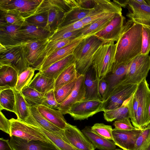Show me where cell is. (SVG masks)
<instances>
[{
	"label": "cell",
	"mask_w": 150,
	"mask_h": 150,
	"mask_svg": "<svg viewBox=\"0 0 150 150\" xmlns=\"http://www.w3.org/2000/svg\"><path fill=\"white\" fill-rule=\"evenodd\" d=\"M142 25L129 19L124 25L115 43L116 52L113 64L129 61L141 54Z\"/></svg>",
	"instance_id": "cell-1"
},
{
	"label": "cell",
	"mask_w": 150,
	"mask_h": 150,
	"mask_svg": "<svg viewBox=\"0 0 150 150\" xmlns=\"http://www.w3.org/2000/svg\"><path fill=\"white\" fill-rule=\"evenodd\" d=\"M104 43L95 35L86 38L74 49L73 55L78 76L85 75L92 66L93 56L96 51Z\"/></svg>",
	"instance_id": "cell-2"
},
{
	"label": "cell",
	"mask_w": 150,
	"mask_h": 150,
	"mask_svg": "<svg viewBox=\"0 0 150 150\" xmlns=\"http://www.w3.org/2000/svg\"><path fill=\"white\" fill-rule=\"evenodd\" d=\"M116 49L114 42L111 41L103 44L95 53L92 66L98 80L104 79L111 72L115 61Z\"/></svg>",
	"instance_id": "cell-3"
},
{
	"label": "cell",
	"mask_w": 150,
	"mask_h": 150,
	"mask_svg": "<svg viewBox=\"0 0 150 150\" xmlns=\"http://www.w3.org/2000/svg\"><path fill=\"white\" fill-rule=\"evenodd\" d=\"M26 41L13 46L0 44V64H10L18 75L30 66L27 60L25 45Z\"/></svg>",
	"instance_id": "cell-4"
},
{
	"label": "cell",
	"mask_w": 150,
	"mask_h": 150,
	"mask_svg": "<svg viewBox=\"0 0 150 150\" xmlns=\"http://www.w3.org/2000/svg\"><path fill=\"white\" fill-rule=\"evenodd\" d=\"M68 0H43L38 10L47 12V30L53 33L58 28L64 13L71 9Z\"/></svg>",
	"instance_id": "cell-5"
},
{
	"label": "cell",
	"mask_w": 150,
	"mask_h": 150,
	"mask_svg": "<svg viewBox=\"0 0 150 150\" xmlns=\"http://www.w3.org/2000/svg\"><path fill=\"white\" fill-rule=\"evenodd\" d=\"M150 70V55L140 54L132 59L125 79L124 85L138 84L146 79Z\"/></svg>",
	"instance_id": "cell-6"
},
{
	"label": "cell",
	"mask_w": 150,
	"mask_h": 150,
	"mask_svg": "<svg viewBox=\"0 0 150 150\" xmlns=\"http://www.w3.org/2000/svg\"><path fill=\"white\" fill-rule=\"evenodd\" d=\"M43 0H0V10L19 14L25 20L35 14Z\"/></svg>",
	"instance_id": "cell-7"
},
{
	"label": "cell",
	"mask_w": 150,
	"mask_h": 150,
	"mask_svg": "<svg viewBox=\"0 0 150 150\" xmlns=\"http://www.w3.org/2000/svg\"><path fill=\"white\" fill-rule=\"evenodd\" d=\"M122 8L113 1L93 0V6L89 14L81 20L86 25L114 14H122Z\"/></svg>",
	"instance_id": "cell-8"
},
{
	"label": "cell",
	"mask_w": 150,
	"mask_h": 150,
	"mask_svg": "<svg viewBox=\"0 0 150 150\" xmlns=\"http://www.w3.org/2000/svg\"><path fill=\"white\" fill-rule=\"evenodd\" d=\"M138 84L124 85L120 83L112 90L108 97L103 101L102 111L120 107L136 89Z\"/></svg>",
	"instance_id": "cell-9"
},
{
	"label": "cell",
	"mask_w": 150,
	"mask_h": 150,
	"mask_svg": "<svg viewBox=\"0 0 150 150\" xmlns=\"http://www.w3.org/2000/svg\"><path fill=\"white\" fill-rule=\"evenodd\" d=\"M141 92L135 122L136 128L143 129L150 124L148 109L150 99V89L146 79L139 83Z\"/></svg>",
	"instance_id": "cell-10"
},
{
	"label": "cell",
	"mask_w": 150,
	"mask_h": 150,
	"mask_svg": "<svg viewBox=\"0 0 150 150\" xmlns=\"http://www.w3.org/2000/svg\"><path fill=\"white\" fill-rule=\"evenodd\" d=\"M9 120L11 123L10 137L13 136L28 142L34 140H40L53 144L41 132L25 121L13 118H12Z\"/></svg>",
	"instance_id": "cell-11"
},
{
	"label": "cell",
	"mask_w": 150,
	"mask_h": 150,
	"mask_svg": "<svg viewBox=\"0 0 150 150\" xmlns=\"http://www.w3.org/2000/svg\"><path fill=\"white\" fill-rule=\"evenodd\" d=\"M103 102L99 100L84 99L74 104L71 108L68 114L74 120H81L92 116L102 111Z\"/></svg>",
	"instance_id": "cell-12"
},
{
	"label": "cell",
	"mask_w": 150,
	"mask_h": 150,
	"mask_svg": "<svg viewBox=\"0 0 150 150\" xmlns=\"http://www.w3.org/2000/svg\"><path fill=\"white\" fill-rule=\"evenodd\" d=\"M132 59L119 64H113L111 72L104 78L107 82L108 87L103 101L108 97L115 87L125 79Z\"/></svg>",
	"instance_id": "cell-13"
},
{
	"label": "cell",
	"mask_w": 150,
	"mask_h": 150,
	"mask_svg": "<svg viewBox=\"0 0 150 150\" xmlns=\"http://www.w3.org/2000/svg\"><path fill=\"white\" fill-rule=\"evenodd\" d=\"M143 129L120 130L114 128L112 132L113 141L123 150H134L137 140Z\"/></svg>",
	"instance_id": "cell-14"
},
{
	"label": "cell",
	"mask_w": 150,
	"mask_h": 150,
	"mask_svg": "<svg viewBox=\"0 0 150 150\" xmlns=\"http://www.w3.org/2000/svg\"><path fill=\"white\" fill-rule=\"evenodd\" d=\"M125 18L122 14H116L103 30L95 35L101 40L104 43L117 42L121 34L124 25Z\"/></svg>",
	"instance_id": "cell-15"
},
{
	"label": "cell",
	"mask_w": 150,
	"mask_h": 150,
	"mask_svg": "<svg viewBox=\"0 0 150 150\" xmlns=\"http://www.w3.org/2000/svg\"><path fill=\"white\" fill-rule=\"evenodd\" d=\"M129 11L126 16L135 23L150 27V5L139 3L135 0H129Z\"/></svg>",
	"instance_id": "cell-16"
},
{
	"label": "cell",
	"mask_w": 150,
	"mask_h": 150,
	"mask_svg": "<svg viewBox=\"0 0 150 150\" xmlns=\"http://www.w3.org/2000/svg\"><path fill=\"white\" fill-rule=\"evenodd\" d=\"M64 130L67 138L72 146L80 150H95L91 143L76 126L68 123Z\"/></svg>",
	"instance_id": "cell-17"
},
{
	"label": "cell",
	"mask_w": 150,
	"mask_h": 150,
	"mask_svg": "<svg viewBox=\"0 0 150 150\" xmlns=\"http://www.w3.org/2000/svg\"><path fill=\"white\" fill-rule=\"evenodd\" d=\"M91 36L81 35L56 41H49L40 54L34 69L39 71L45 60L52 53L61 48Z\"/></svg>",
	"instance_id": "cell-18"
},
{
	"label": "cell",
	"mask_w": 150,
	"mask_h": 150,
	"mask_svg": "<svg viewBox=\"0 0 150 150\" xmlns=\"http://www.w3.org/2000/svg\"><path fill=\"white\" fill-rule=\"evenodd\" d=\"M85 75L78 76L73 91L68 98L60 105L59 110L63 115L68 114L71 107L75 103L85 99L84 84Z\"/></svg>",
	"instance_id": "cell-19"
},
{
	"label": "cell",
	"mask_w": 150,
	"mask_h": 150,
	"mask_svg": "<svg viewBox=\"0 0 150 150\" xmlns=\"http://www.w3.org/2000/svg\"><path fill=\"white\" fill-rule=\"evenodd\" d=\"M25 122L47 138L59 150H80L72 146L57 134L44 128L36 121L31 113Z\"/></svg>",
	"instance_id": "cell-20"
},
{
	"label": "cell",
	"mask_w": 150,
	"mask_h": 150,
	"mask_svg": "<svg viewBox=\"0 0 150 150\" xmlns=\"http://www.w3.org/2000/svg\"><path fill=\"white\" fill-rule=\"evenodd\" d=\"M9 143L14 150H59L50 143L35 140L28 142L13 136L10 137Z\"/></svg>",
	"instance_id": "cell-21"
},
{
	"label": "cell",
	"mask_w": 150,
	"mask_h": 150,
	"mask_svg": "<svg viewBox=\"0 0 150 150\" xmlns=\"http://www.w3.org/2000/svg\"><path fill=\"white\" fill-rule=\"evenodd\" d=\"M21 25H9L0 23V44L5 46H13L24 42L21 38L19 32Z\"/></svg>",
	"instance_id": "cell-22"
},
{
	"label": "cell",
	"mask_w": 150,
	"mask_h": 150,
	"mask_svg": "<svg viewBox=\"0 0 150 150\" xmlns=\"http://www.w3.org/2000/svg\"><path fill=\"white\" fill-rule=\"evenodd\" d=\"M19 32L21 37L24 42L48 39L53 34L44 28L29 24L25 21L21 26Z\"/></svg>",
	"instance_id": "cell-23"
},
{
	"label": "cell",
	"mask_w": 150,
	"mask_h": 150,
	"mask_svg": "<svg viewBox=\"0 0 150 150\" xmlns=\"http://www.w3.org/2000/svg\"><path fill=\"white\" fill-rule=\"evenodd\" d=\"M49 42L48 39L26 41L25 45L26 57L30 67L34 68L40 54Z\"/></svg>",
	"instance_id": "cell-24"
},
{
	"label": "cell",
	"mask_w": 150,
	"mask_h": 150,
	"mask_svg": "<svg viewBox=\"0 0 150 150\" xmlns=\"http://www.w3.org/2000/svg\"><path fill=\"white\" fill-rule=\"evenodd\" d=\"M85 75V99L102 101V97L98 91L99 80L96 78L95 71L92 66Z\"/></svg>",
	"instance_id": "cell-25"
},
{
	"label": "cell",
	"mask_w": 150,
	"mask_h": 150,
	"mask_svg": "<svg viewBox=\"0 0 150 150\" xmlns=\"http://www.w3.org/2000/svg\"><path fill=\"white\" fill-rule=\"evenodd\" d=\"M91 127L86 126L81 131L95 149L100 150H114L116 145L113 141L105 139L93 132Z\"/></svg>",
	"instance_id": "cell-26"
},
{
	"label": "cell",
	"mask_w": 150,
	"mask_h": 150,
	"mask_svg": "<svg viewBox=\"0 0 150 150\" xmlns=\"http://www.w3.org/2000/svg\"><path fill=\"white\" fill-rule=\"evenodd\" d=\"M83 39L79 40L61 48L52 53L45 60L39 71H44L54 63L73 54L76 47Z\"/></svg>",
	"instance_id": "cell-27"
},
{
	"label": "cell",
	"mask_w": 150,
	"mask_h": 150,
	"mask_svg": "<svg viewBox=\"0 0 150 150\" xmlns=\"http://www.w3.org/2000/svg\"><path fill=\"white\" fill-rule=\"evenodd\" d=\"M75 62L73 54H71L52 64L44 71L39 72L47 77L55 80L65 69Z\"/></svg>",
	"instance_id": "cell-28"
},
{
	"label": "cell",
	"mask_w": 150,
	"mask_h": 150,
	"mask_svg": "<svg viewBox=\"0 0 150 150\" xmlns=\"http://www.w3.org/2000/svg\"><path fill=\"white\" fill-rule=\"evenodd\" d=\"M37 107L39 112L47 120L59 128L65 129L68 122L59 110L50 109L41 105Z\"/></svg>",
	"instance_id": "cell-29"
},
{
	"label": "cell",
	"mask_w": 150,
	"mask_h": 150,
	"mask_svg": "<svg viewBox=\"0 0 150 150\" xmlns=\"http://www.w3.org/2000/svg\"><path fill=\"white\" fill-rule=\"evenodd\" d=\"M18 76L17 71L11 65L0 64V86L14 88Z\"/></svg>",
	"instance_id": "cell-30"
},
{
	"label": "cell",
	"mask_w": 150,
	"mask_h": 150,
	"mask_svg": "<svg viewBox=\"0 0 150 150\" xmlns=\"http://www.w3.org/2000/svg\"><path fill=\"white\" fill-rule=\"evenodd\" d=\"M55 80L47 77L40 72L37 73L28 86L38 92L45 93L54 90Z\"/></svg>",
	"instance_id": "cell-31"
},
{
	"label": "cell",
	"mask_w": 150,
	"mask_h": 150,
	"mask_svg": "<svg viewBox=\"0 0 150 150\" xmlns=\"http://www.w3.org/2000/svg\"><path fill=\"white\" fill-rule=\"evenodd\" d=\"M30 109L31 114L40 125L45 129L57 134L69 143L65 136L64 130L59 128L45 118L39 112L37 107H30Z\"/></svg>",
	"instance_id": "cell-32"
},
{
	"label": "cell",
	"mask_w": 150,
	"mask_h": 150,
	"mask_svg": "<svg viewBox=\"0 0 150 150\" xmlns=\"http://www.w3.org/2000/svg\"><path fill=\"white\" fill-rule=\"evenodd\" d=\"M91 9H84L79 6L72 8L64 13L58 28L81 20L88 15Z\"/></svg>",
	"instance_id": "cell-33"
},
{
	"label": "cell",
	"mask_w": 150,
	"mask_h": 150,
	"mask_svg": "<svg viewBox=\"0 0 150 150\" xmlns=\"http://www.w3.org/2000/svg\"><path fill=\"white\" fill-rule=\"evenodd\" d=\"M131 96L125 100L120 107L115 109L106 110L103 111L104 119L107 122H112L115 120L125 118H129V107Z\"/></svg>",
	"instance_id": "cell-34"
},
{
	"label": "cell",
	"mask_w": 150,
	"mask_h": 150,
	"mask_svg": "<svg viewBox=\"0 0 150 150\" xmlns=\"http://www.w3.org/2000/svg\"><path fill=\"white\" fill-rule=\"evenodd\" d=\"M13 89L15 97V114L18 119L25 121L31 114L30 106L25 99L21 92Z\"/></svg>",
	"instance_id": "cell-35"
},
{
	"label": "cell",
	"mask_w": 150,
	"mask_h": 150,
	"mask_svg": "<svg viewBox=\"0 0 150 150\" xmlns=\"http://www.w3.org/2000/svg\"><path fill=\"white\" fill-rule=\"evenodd\" d=\"M116 14H112L99 19L81 29L79 35H95L104 29L109 23Z\"/></svg>",
	"instance_id": "cell-36"
},
{
	"label": "cell",
	"mask_w": 150,
	"mask_h": 150,
	"mask_svg": "<svg viewBox=\"0 0 150 150\" xmlns=\"http://www.w3.org/2000/svg\"><path fill=\"white\" fill-rule=\"evenodd\" d=\"M5 110L16 113L15 97L12 88L0 91V110Z\"/></svg>",
	"instance_id": "cell-37"
},
{
	"label": "cell",
	"mask_w": 150,
	"mask_h": 150,
	"mask_svg": "<svg viewBox=\"0 0 150 150\" xmlns=\"http://www.w3.org/2000/svg\"><path fill=\"white\" fill-rule=\"evenodd\" d=\"M78 77L74 63L65 69L55 79L54 90L76 79Z\"/></svg>",
	"instance_id": "cell-38"
},
{
	"label": "cell",
	"mask_w": 150,
	"mask_h": 150,
	"mask_svg": "<svg viewBox=\"0 0 150 150\" xmlns=\"http://www.w3.org/2000/svg\"><path fill=\"white\" fill-rule=\"evenodd\" d=\"M21 92L30 107L41 105L45 93H41L28 86L24 88Z\"/></svg>",
	"instance_id": "cell-39"
},
{
	"label": "cell",
	"mask_w": 150,
	"mask_h": 150,
	"mask_svg": "<svg viewBox=\"0 0 150 150\" xmlns=\"http://www.w3.org/2000/svg\"><path fill=\"white\" fill-rule=\"evenodd\" d=\"M35 70L33 68L30 67L21 73L18 76L16 84L14 88L17 91L21 92L32 80Z\"/></svg>",
	"instance_id": "cell-40"
},
{
	"label": "cell",
	"mask_w": 150,
	"mask_h": 150,
	"mask_svg": "<svg viewBox=\"0 0 150 150\" xmlns=\"http://www.w3.org/2000/svg\"><path fill=\"white\" fill-rule=\"evenodd\" d=\"M25 21L29 24L47 30L48 21L47 12L38 9L35 15L28 18Z\"/></svg>",
	"instance_id": "cell-41"
},
{
	"label": "cell",
	"mask_w": 150,
	"mask_h": 150,
	"mask_svg": "<svg viewBox=\"0 0 150 150\" xmlns=\"http://www.w3.org/2000/svg\"><path fill=\"white\" fill-rule=\"evenodd\" d=\"M134 150H150V124L143 129L139 136Z\"/></svg>",
	"instance_id": "cell-42"
},
{
	"label": "cell",
	"mask_w": 150,
	"mask_h": 150,
	"mask_svg": "<svg viewBox=\"0 0 150 150\" xmlns=\"http://www.w3.org/2000/svg\"><path fill=\"white\" fill-rule=\"evenodd\" d=\"M25 21L19 14L0 11V23L8 25L20 26Z\"/></svg>",
	"instance_id": "cell-43"
},
{
	"label": "cell",
	"mask_w": 150,
	"mask_h": 150,
	"mask_svg": "<svg viewBox=\"0 0 150 150\" xmlns=\"http://www.w3.org/2000/svg\"><path fill=\"white\" fill-rule=\"evenodd\" d=\"M77 79L54 90L56 100L59 104L62 103L70 94L74 88Z\"/></svg>",
	"instance_id": "cell-44"
},
{
	"label": "cell",
	"mask_w": 150,
	"mask_h": 150,
	"mask_svg": "<svg viewBox=\"0 0 150 150\" xmlns=\"http://www.w3.org/2000/svg\"><path fill=\"white\" fill-rule=\"evenodd\" d=\"M140 92L141 88L139 84L135 91L131 96L129 103V118L133 125L135 122Z\"/></svg>",
	"instance_id": "cell-45"
},
{
	"label": "cell",
	"mask_w": 150,
	"mask_h": 150,
	"mask_svg": "<svg viewBox=\"0 0 150 150\" xmlns=\"http://www.w3.org/2000/svg\"><path fill=\"white\" fill-rule=\"evenodd\" d=\"M91 129L94 132L107 139L113 141L112 126L103 123H96L91 127Z\"/></svg>",
	"instance_id": "cell-46"
},
{
	"label": "cell",
	"mask_w": 150,
	"mask_h": 150,
	"mask_svg": "<svg viewBox=\"0 0 150 150\" xmlns=\"http://www.w3.org/2000/svg\"><path fill=\"white\" fill-rule=\"evenodd\" d=\"M141 54L148 55L150 51V27L142 25Z\"/></svg>",
	"instance_id": "cell-47"
},
{
	"label": "cell",
	"mask_w": 150,
	"mask_h": 150,
	"mask_svg": "<svg viewBox=\"0 0 150 150\" xmlns=\"http://www.w3.org/2000/svg\"><path fill=\"white\" fill-rule=\"evenodd\" d=\"M60 105L56 100L54 90L45 94L41 105L50 109L59 110Z\"/></svg>",
	"instance_id": "cell-48"
},
{
	"label": "cell",
	"mask_w": 150,
	"mask_h": 150,
	"mask_svg": "<svg viewBox=\"0 0 150 150\" xmlns=\"http://www.w3.org/2000/svg\"><path fill=\"white\" fill-rule=\"evenodd\" d=\"M86 26L81 21H80L57 28L50 37L59 35L65 33L75 31Z\"/></svg>",
	"instance_id": "cell-49"
},
{
	"label": "cell",
	"mask_w": 150,
	"mask_h": 150,
	"mask_svg": "<svg viewBox=\"0 0 150 150\" xmlns=\"http://www.w3.org/2000/svg\"><path fill=\"white\" fill-rule=\"evenodd\" d=\"M115 129L120 130H130L137 128L131 124L129 118H125L116 120L113 124Z\"/></svg>",
	"instance_id": "cell-50"
},
{
	"label": "cell",
	"mask_w": 150,
	"mask_h": 150,
	"mask_svg": "<svg viewBox=\"0 0 150 150\" xmlns=\"http://www.w3.org/2000/svg\"><path fill=\"white\" fill-rule=\"evenodd\" d=\"M80 29L65 33L59 35L50 37L48 39L49 41H56L71 37L78 36L81 35H79Z\"/></svg>",
	"instance_id": "cell-51"
},
{
	"label": "cell",
	"mask_w": 150,
	"mask_h": 150,
	"mask_svg": "<svg viewBox=\"0 0 150 150\" xmlns=\"http://www.w3.org/2000/svg\"><path fill=\"white\" fill-rule=\"evenodd\" d=\"M11 126V123L9 120L8 119L1 111H0V129L10 136Z\"/></svg>",
	"instance_id": "cell-52"
},
{
	"label": "cell",
	"mask_w": 150,
	"mask_h": 150,
	"mask_svg": "<svg viewBox=\"0 0 150 150\" xmlns=\"http://www.w3.org/2000/svg\"><path fill=\"white\" fill-rule=\"evenodd\" d=\"M108 87L107 82L104 79L99 80L98 89L99 93L103 99V97Z\"/></svg>",
	"instance_id": "cell-53"
},
{
	"label": "cell",
	"mask_w": 150,
	"mask_h": 150,
	"mask_svg": "<svg viewBox=\"0 0 150 150\" xmlns=\"http://www.w3.org/2000/svg\"><path fill=\"white\" fill-rule=\"evenodd\" d=\"M78 6L86 9H91L93 6V0H79Z\"/></svg>",
	"instance_id": "cell-54"
},
{
	"label": "cell",
	"mask_w": 150,
	"mask_h": 150,
	"mask_svg": "<svg viewBox=\"0 0 150 150\" xmlns=\"http://www.w3.org/2000/svg\"><path fill=\"white\" fill-rule=\"evenodd\" d=\"M0 150H14L10 144L8 139L0 138Z\"/></svg>",
	"instance_id": "cell-55"
},
{
	"label": "cell",
	"mask_w": 150,
	"mask_h": 150,
	"mask_svg": "<svg viewBox=\"0 0 150 150\" xmlns=\"http://www.w3.org/2000/svg\"><path fill=\"white\" fill-rule=\"evenodd\" d=\"M112 1L121 7L125 8L128 4L129 0H113Z\"/></svg>",
	"instance_id": "cell-56"
},
{
	"label": "cell",
	"mask_w": 150,
	"mask_h": 150,
	"mask_svg": "<svg viewBox=\"0 0 150 150\" xmlns=\"http://www.w3.org/2000/svg\"><path fill=\"white\" fill-rule=\"evenodd\" d=\"M148 115L149 119L150 121V99L148 109Z\"/></svg>",
	"instance_id": "cell-57"
},
{
	"label": "cell",
	"mask_w": 150,
	"mask_h": 150,
	"mask_svg": "<svg viewBox=\"0 0 150 150\" xmlns=\"http://www.w3.org/2000/svg\"><path fill=\"white\" fill-rule=\"evenodd\" d=\"M114 150H122L121 149H116Z\"/></svg>",
	"instance_id": "cell-58"
}]
</instances>
